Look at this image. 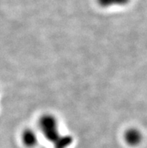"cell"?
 <instances>
[{
  "mask_svg": "<svg viewBox=\"0 0 147 148\" xmlns=\"http://www.w3.org/2000/svg\"><path fill=\"white\" fill-rule=\"evenodd\" d=\"M130 0H98L101 7L108 8L114 5H124L129 2Z\"/></svg>",
  "mask_w": 147,
  "mask_h": 148,
  "instance_id": "4",
  "label": "cell"
},
{
  "mask_svg": "<svg viewBox=\"0 0 147 148\" xmlns=\"http://www.w3.org/2000/svg\"><path fill=\"white\" fill-rule=\"evenodd\" d=\"M22 140L27 147H33L38 143L37 135L32 130H26L22 135Z\"/></svg>",
  "mask_w": 147,
  "mask_h": 148,
  "instance_id": "3",
  "label": "cell"
},
{
  "mask_svg": "<svg viewBox=\"0 0 147 148\" xmlns=\"http://www.w3.org/2000/svg\"><path fill=\"white\" fill-rule=\"evenodd\" d=\"M141 134L135 129H131L128 130L125 135V139L127 144L131 146H136L141 141Z\"/></svg>",
  "mask_w": 147,
  "mask_h": 148,
  "instance_id": "2",
  "label": "cell"
},
{
  "mask_svg": "<svg viewBox=\"0 0 147 148\" xmlns=\"http://www.w3.org/2000/svg\"><path fill=\"white\" fill-rule=\"evenodd\" d=\"M39 127L45 138L52 143L54 148H68L71 145L72 137L59 133L57 120L52 115L42 116L39 120Z\"/></svg>",
  "mask_w": 147,
  "mask_h": 148,
  "instance_id": "1",
  "label": "cell"
}]
</instances>
